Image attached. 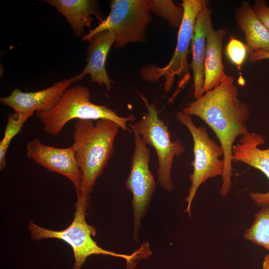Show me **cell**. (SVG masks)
Here are the masks:
<instances>
[{
  "label": "cell",
  "mask_w": 269,
  "mask_h": 269,
  "mask_svg": "<svg viewBox=\"0 0 269 269\" xmlns=\"http://www.w3.org/2000/svg\"><path fill=\"white\" fill-rule=\"evenodd\" d=\"M150 12L166 19L173 28H179L184 15V9L171 0H146Z\"/></svg>",
  "instance_id": "obj_20"
},
{
  "label": "cell",
  "mask_w": 269,
  "mask_h": 269,
  "mask_svg": "<svg viewBox=\"0 0 269 269\" xmlns=\"http://www.w3.org/2000/svg\"><path fill=\"white\" fill-rule=\"evenodd\" d=\"M265 141L261 134L248 132L240 136L239 142L234 145L232 159L260 170L269 180V148H260ZM249 197L259 207L269 206V190L266 193L251 192Z\"/></svg>",
  "instance_id": "obj_12"
},
{
  "label": "cell",
  "mask_w": 269,
  "mask_h": 269,
  "mask_svg": "<svg viewBox=\"0 0 269 269\" xmlns=\"http://www.w3.org/2000/svg\"><path fill=\"white\" fill-rule=\"evenodd\" d=\"M110 7L108 16L82 37V41H89L101 31L112 30L116 34L113 46L116 49L129 43L147 41V29L152 16L146 0H113Z\"/></svg>",
  "instance_id": "obj_6"
},
{
  "label": "cell",
  "mask_w": 269,
  "mask_h": 269,
  "mask_svg": "<svg viewBox=\"0 0 269 269\" xmlns=\"http://www.w3.org/2000/svg\"><path fill=\"white\" fill-rule=\"evenodd\" d=\"M255 12L269 31V6L264 0H256L252 6Z\"/></svg>",
  "instance_id": "obj_22"
},
{
  "label": "cell",
  "mask_w": 269,
  "mask_h": 269,
  "mask_svg": "<svg viewBox=\"0 0 269 269\" xmlns=\"http://www.w3.org/2000/svg\"><path fill=\"white\" fill-rule=\"evenodd\" d=\"M115 40V33L112 30L101 31L90 39L86 53L87 64L82 72L76 76L78 81L89 75L91 82L104 85L106 92L110 90L111 85L114 82L107 74L106 62L110 48Z\"/></svg>",
  "instance_id": "obj_13"
},
{
  "label": "cell",
  "mask_w": 269,
  "mask_h": 269,
  "mask_svg": "<svg viewBox=\"0 0 269 269\" xmlns=\"http://www.w3.org/2000/svg\"><path fill=\"white\" fill-rule=\"evenodd\" d=\"M227 32L225 29L216 30L212 26L208 33L204 61V93L216 87L227 75L224 71L222 58L223 41Z\"/></svg>",
  "instance_id": "obj_16"
},
{
  "label": "cell",
  "mask_w": 269,
  "mask_h": 269,
  "mask_svg": "<svg viewBox=\"0 0 269 269\" xmlns=\"http://www.w3.org/2000/svg\"><path fill=\"white\" fill-rule=\"evenodd\" d=\"M269 59V52L262 50H258L254 51L249 55L250 62H254L264 59Z\"/></svg>",
  "instance_id": "obj_23"
},
{
  "label": "cell",
  "mask_w": 269,
  "mask_h": 269,
  "mask_svg": "<svg viewBox=\"0 0 269 269\" xmlns=\"http://www.w3.org/2000/svg\"><path fill=\"white\" fill-rule=\"evenodd\" d=\"M88 88L78 85L68 88L51 111L36 112V115L49 135L57 136L66 124L73 119L84 120H107L116 123L124 131L130 132L129 122L135 120L133 115L119 116L116 111L105 106L92 103Z\"/></svg>",
  "instance_id": "obj_4"
},
{
  "label": "cell",
  "mask_w": 269,
  "mask_h": 269,
  "mask_svg": "<svg viewBox=\"0 0 269 269\" xmlns=\"http://www.w3.org/2000/svg\"><path fill=\"white\" fill-rule=\"evenodd\" d=\"M78 80L76 76L54 83L45 89L33 92H23L15 89L10 95L1 97L0 102L11 107L15 113L46 112L57 104L65 92Z\"/></svg>",
  "instance_id": "obj_11"
},
{
  "label": "cell",
  "mask_w": 269,
  "mask_h": 269,
  "mask_svg": "<svg viewBox=\"0 0 269 269\" xmlns=\"http://www.w3.org/2000/svg\"><path fill=\"white\" fill-rule=\"evenodd\" d=\"M235 18L245 34L248 54L258 50L269 52V31L259 18L248 1L238 7Z\"/></svg>",
  "instance_id": "obj_17"
},
{
  "label": "cell",
  "mask_w": 269,
  "mask_h": 269,
  "mask_svg": "<svg viewBox=\"0 0 269 269\" xmlns=\"http://www.w3.org/2000/svg\"><path fill=\"white\" fill-rule=\"evenodd\" d=\"M63 14L71 26L74 34L83 37L84 27L90 28L94 14L99 20L101 17L99 1L96 0H46Z\"/></svg>",
  "instance_id": "obj_15"
},
{
  "label": "cell",
  "mask_w": 269,
  "mask_h": 269,
  "mask_svg": "<svg viewBox=\"0 0 269 269\" xmlns=\"http://www.w3.org/2000/svg\"><path fill=\"white\" fill-rule=\"evenodd\" d=\"M32 113H11L7 116L3 138L0 141V170L6 165V154L12 139L22 130L24 123Z\"/></svg>",
  "instance_id": "obj_19"
},
{
  "label": "cell",
  "mask_w": 269,
  "mask_h": 269,
  "mask_svg": "<svg viewBox=\"0 0 269 269\" xmlns=\"http://www.w3.org/2000/svg\"><path fill=\"white\" fill-rule=\"evenodd\" d=\"M232 76L227 75L216 87L187 104L182 112L203 120L214 132L224 150L225 170L220 191L222 196L229 192L232 184L234 143L238 136L248 132L250 114L246 103L238 97V89Z\"/></svg>",
  "instance_id": "obj_1"
},
{
  "label": "cell",
  "mask_w": 269,
  "mask_h": 269,
  "mask_svg": "<svg viewBox=\"0 0 269 269\" xmlns=\"http://www.w3.org/2000/svg\"><path fill=\"white\" fill-rule=\"evenodd\" d=\"M120 126L107 120H78L74 124L73 146L83 176L82 194L89 196L97 179L112 158Z\"/></svg>",
  "instance_id": "obj_2"
},
{
  "label": "cell",
  "mask_w": 269,
  "mask_h": 269,
  "mask_svg": "<svg viewBox=\"0 0 269 269\" xmlns=\"http://www.w3.org/2000/svg\"><path fill=\"white\" fill-rule=\"evenodd\" d=\"M89 203V196L82 195L77 197L73 220L68 227L62 230L55 231L44 228L30 221L28 228L31 238L35 240L55 238L68 244L74 253L75 263L73 269H81L87 258L93 255H108L123 258L127 261V269H134L136 261L141 258V255L147 256L143 253L146 250L141 247L133 254L128 255L118 254L100 247L92 238L96 235V230L89 225L85 219Z\"/></svg>",
  "instance_id": "obj_3"
},
{
  "label": "cell",
  "mask_w": 269,
  "mask_h": 269,
  "mask_svg": "<svg viewBox=\"0 0 269 269\" xmlns=\"http://www.w3.org/2000/svg\"><path fill=\"white\" fill-rule=\"evenodd\" d=\"M178 122L189 131L193 141L194 160L191 163L193 172L189 176L191 185L185 199L187 207L185 211L191 216L192 201L200 185L209 178L223 175L225 163L224 150L211 139L204 127H197L193 123L191 116L178 112L175 115Z\"/></svg>",
  "instance_id": "obj_8"
},
{
  "label": "cell",
  "mask_w": 269,
  "mask_h": 269,
  "mask_svg": "<svg viewBox=\"0 0 269 269\" xmlns=\"http://www.w3.org/2000/svg\"><path fill=\"white\" fill-rule=\"evenodd\" d=\"M134 148L131 156L130 172L125 181L127 190L133 194V239L138 241L141 219L145 215L154 192L156 183L149 168L150 151L140 136L133 132Z\"/></svg>",
  "instance_id": "obj_9"
},
{
  "label": "cell",
  "mask_w": 269,
  "mask_h": 269,
  "mask_svg": "<svg viewBox=\"0 0 269 269\" xmlns=\"http://www.w3.org/2000/svg\"><path fill=\"white\" fill-rule=\"evenodd\" d=\"M207 0H183L180 4L184 9L183 20L179 28L176 46L171 60L164 67L146 64L139 71V75L149 82L158 81L164 78V89L169 92L178 77V88H184L191 78L187 57L191 45L196 17L205 7L208 6Z\"/></svg>",
  "instance_id": "obj_5"
},
{
  "label": "cell",
  "mask_w": 269,
  "mask_h": 269,
  "mask_svg": "<svg viewBox=\"0 0 269 269\" xmlns=\"http://www.w3.org/2000/svg\"><path fill=\"white\" fill-rule=\"evenodd\" d=\"M26 156L47 170L66 176L74 184L77 197L83 195L82 173L72 145L57 148L46 145L39 139L34 138L26 144Z\"/></svg>",
  "instance_id": "obj_10"
},
{
  "label": "cell",
  "mask_w": 269,
  "mask_h": 269,
  "mask_svg": "<svg viewBox=\"0 0 269 269\" xmlns=\"http://www.w3.org/2000/svg\"><path fill=\"white\" fill-rule=\"evenodd\" d=\"M244 238L269 251V206L261 208L255 214L252 224L244 233Z\"/></svg>",
  "instance_id": "obj_18"
},
{
  "label": "cell",
  "mask_w": 269,
  "mask_h": 269,
  "mask_svg": "<svg viewBox=\"0 0 269 269\" xmlns=\"http://www.w3.org/2000/svg\"><path fill=\"white\" fill-rule=\"evenodd\" d=\"M225 52L229 60L241 69L248 54L246 44L232 36L226 45Z\"/></svg>",
  "instance_id": "obj_21"
},
{
  "label": "cell",
  "mask_w": 269,
  "mask_h": 269,
  "mask_svg": "<svg viewBox=\"0 0 269 269\" xmlns=\"http://www.w3.org/2000/svg\"><path fill=\"white\" fill-rule=\"evenodd\" d=\"M147 109L138 122L130 124L133 132L138 134L144 142L155 150L158 159L157 182L168 192L174 188L171 177L172 164L175 157L185 151L183 143L179 139L172 141L167 126L158 117L153 104L140 95Z\"/></svg>",
  "instance_id": "obj_7"
},
{
  "label": "cell",
  "mask_w": 269,
  "mask_h": 269,
  "mask_svg": "<svg viewBox=\"0 0 269 269\" xmlns=\"http://www.w3.org/2000/svg\"><path fill=\"white\" fill-rule=\"evenodd\" d=\"M212 26L211 11L207 6L198 13L196 17L191 42L192 60L191 68L194 80V95L196 99L204 94L203 88L206 37Z\"/></svg>",
  "instance_id": "obj_14"
},
{
  "label": "cell",
  "mask_w": 269,
  "mask_h": 269,
  "mask_svg": "<svg viewBox=\"0 0 269 269\" xmlns=\"http://www.w3.org/2000/svg\"><path fill=\"white\" fill-rule=\"evenodd\" d=\"M263 269H269V254L267 255L264 258Z\"/></svg>",
  "instance_id": "obj_24"
}]
</instances>
